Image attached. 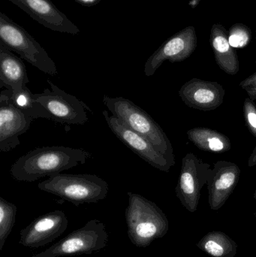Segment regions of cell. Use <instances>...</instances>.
I'll list each match as a JSON object with an SVG mask.
<instances>
[{
	"label": "cell",
	"mask_w": 256,
	"mask_h": 257,
	"mask_svg": "<svg viewBox=\"0 0 256 257\" xmlns=\"http://www.w3.org/2000/svg\"><path fill=\"white\" fill-rule=\"evenodd\" d=\"M178 94L189 108L210 111L216 110L222 105L225 90L216 81L195 78L185 83L179 90Z\"/></svg>",
	"instance_id": "5bb4252c"
},
{
	"label": "cell",
	"mask_w": 256,
	"mask_h": 257,
	"mask_svg": "<svg viewBox=\"0 0 256 257\" xmlns=\"http://www.w3.org/2000/svg\"><path fill=\"white\" fill-rule=\"evenodd\" d=\"M102 114L113 133L127 148L132 150L135 154L153 167L162 172H169L171 166L168 159L160 151H158L151 142L123 124L114 115L110 116L108 111H103Z\"/></svg>",
	"instance_id": "8fae6325"
},
{
	"label": "cell",
	"mask_w": 256,
	"mask_h": 257,
	"mask_svg": "<svg viewBox=\"0 0 256 257\" xmlns=\"http://www.w3.org/2000/svg\"><path fill=\"white\" fill-rule=\"evenodd\" d=\"M243 117L248 130L256 138V105L249 97L243 102Z\"/></svg>",
	"instance_id": "603a6c76"
},
{
	"label": "cell",
	"mask_w": 256,
	"mask_h": 257,
	"mask_svg": "<svg viewBox=\"0 0 256 257\" xmlns=\"http://www.w3.org/2000/svg\"><path fill=\"white\" fill-rule=\"evenodd\" d=\"M39 190L55 195L78 205L96 203L105 199L109 191L106 181L95 175L58 174L39 183Z\"/></svg>",
	"instance_id": "277c9868"
},
{
	"label": "cell",
	"mask_w": 256,
	"mask_h": 257,
	"mask_svg": "<svg viewBox=\"0 0 256 257\" xmlns=\"http://www.w3.org/2000/svg\"><path fill=\"white\" fill-rule=\"evenodd\" d=\"M201 2V0H190V1L189 2V6H190L192 9H194L198 6V4H199Z\"/></svg>",
	"instance_id": "4316f807"
},
{
	"label": "cell",
	"mask_w": 256,
	"mask_h": 257,
	"mask_svg": "<svg viewBox=\"0 0 256 257\" xmlns=\"http://www.w3.org/2000/svg\"><path fill=\"white\" fill-rule=\"evenodd\" d=\"M51 90L47 88L40 93H34V97L43 110L44 118L54 120L62 124L84 125L88 120L86 109L88 107L75 96L69 94L47 81Z\"/></svg>",
	"instance_id": "52a82bcc"
},
{
	"label": "cell",
	"mask_w": 256,
	"mask_h": 257,
	"mask_svg": "<svg viewBox=\"0 0 256 257\" xmlns=\"http://www.w3.org/2000/svg\"><path fill=\"white\" fill-rule=\"evenodd\" d=\"M189 140L201 151L223 154L231 149L229 138L222 133L206 127H195L187 131Z\"/></svg>",
	"instance_id": "ac0fdd59"
},
{
	"label": "cell",
	"mask_w": 256,
	"mask_h": 257,
	"mask_svg": "<svg viewBox=\"0 0 256 257\" xmlns=\"http://www.w3.org/2000/svg\"><path fill=\"white\" fill-rule=\"evenodd\" d=\"M12 102L18 109L27 113L33 119L44 118L43 110L41 108L32 93L27 86L17 93H12Z\"/></svg>",
	"instance_id": "ffe728a7"
},
{
	"label": "cell",
	"mask_w": 256,
	"mask_h": 257,
	"mask_svg": "<svg viewBox=\"0 0 256 257\" xmlns=\"http://www.w3.org/2000/svg\"><path fill=\"white\" fill-rule=\"evenodd\" d=\"M198 45L196 31L189 26L167 39L148 59L144 65V74L150 77L154 75L164 62L179 63L189 58Z\"/></svg>",
	"instance_id": "9c48e42d"
},
{
	"label": "cell",
	"mask_w": 256,
	"mask_h": 257,
	"mask_svg": "<svg viewBox=\"0 0 256 257\" xmlns=\"http://www.w3.org/2000/svg\"><path fill=\"white\" fill-rule=\"evenodd\" d=\"M228 41L234 48H242L250 42L252 33L250 29L243 24H236L230 28Z\"/></svg>",
	"instance_id": "7402d4cb"
},
{
	"label": "cell",
	"mask_w": 256,
	"mask_h": 257,
	"mask_svg": "<svg viewBox=\"0 0 256 257\" xmlns=\"http://www.w3.org/2000/svg\"><path fill=\"white\" fill-rule=\"evenodd\" d=\"M108 233L102 222L92 220L44 251L31 257H63L91 254L106 247Z\"/></svg>",
	"instance_id": "8992f818"
},
{
	"label": "cell",
	"mask_w": 256,
	"mask_h": 257,
	"mask_svg": "<svg viewBox=\"0 0 256 257\" xmlns=\"http://www.w3.org/2000/svg\"><path fill=\"white\" fill-rule=\"evenodd\" d=\"M28 14L33 20L53 31L77 35L79 28L51 0H9Z\"/></svg>",
	"instance_id": "9a60e30c"
},
{
	"label": "cell",
	"mask_w": 256,
	"mask_h": 257,
	"mask_svg": "<svg viewBox=\"0 0 256 257\" xmlns=\"http://www.w3.org/2000/svg\"><path fill=\"white\" fill-rule=\"evenodd\" d=\"M12 92L0 94V151L9 152L20 145L19 137L30 128L34 119L13 105Z\"/></svg>",
	"instance_id": "30bf717a"
},
{
	"label": "cell",
	"mask_w": 256,
	"mask_h": 257,
	"mask_svg": "<svg viewBox=\"0 0 256 257\" xmlns=\"http://www.w3.org/2000/svg\"><path fill=\"white\" fill-rule=\"evenodd\" d=\"M103 102L111 114L123 124L151 142L165 156L171 166L175 165L174 149L166 133L142 108L123 97L103 96Z\"/></svg>",
	"instance_id": "3957f363"
},
{
	"label": "cell",
	"mask_w": 256,
	"mask_h": 257,
	"mask_svg": "<svg viewBox=\"0 0 256 257\" xmlns=\"http://www.w3.org/2000/svg\"><path fill=\"white\" fill-rule=\"evenodd\" d=\"M68 218L60 210L47 213L35 219L21 231L20 244L29 248H39L60 237L68 227Z\"/></svg>",
	"instance_id": "7c38bea8"
},
{
	"label": "cell",
	"mask_w": 256,
	"mask_h": 257,
	"mask_svg": "<svg viewBox=\"0 0 256 257\" xmlns=\"http://www.w3.org/2000/svg\"><path fill=\"white\" fill-rule=\"evenodd\" d=\"M18 208L15 204L0 197V250L13 229Z\"/></svg>",
	"instance_id": "44dd1931"
},
{
	"label": "cell",
	"mask_w": 256,
	"mask_h": 257,
	"mask_svg": "<svg viewBox=\"0 0 256 257\" xmlns=\"http://www.w3.org/2000/svg\"><path fill=\"white\" fill-rule=\"evenodd\" d=\"M90 157L91 153L70 147L35 148L15 161L11 168V175L16 181L33 183L84 165Z\"/></svg>",
	"instance_id": "6da1fadb"
},
{
	"label": "cell",
	"mask_w": 256,
	"mask_h": 257,
	"mask_svg": "<svg viewBox=\"0 0 256 257\" xmlns=\"http://www.w3.org/2000/svg\"><path fill=\"white\" fill-rule=\"evenodd\" d=\"M240 177L238 165L225 160L216 162L207 180L208 202L210 209H220L234 192Z\"/></svg>",
	"instance_id": "4fadbf2b"
},
{
	"label": "cell",
	"mask_w": 256,
	"mask_h": 257,
	"mask_svg": "<svg viewBox=\"0 0 256 257\" xmlns=\"http://www.w3.org/2000/svg\"><path fill=\"white\" fill-rule=\"evenodd\" d=\"M126 209L128 236L138 247H147L166 235L169 223L163 211L151 201L137 193H128Z\"/></svg>",
	"instance_id": "7a4b0ae2"
},
{
	"label": "cell",
	"mask_w": 256,
	"mask_h": 257,
	"mask_svg": "<svg viewBox=\"0 0 256 257\" xmlns=\"http://www.w3.org/2000/svg\"><path fill=\"white\" fill-rule=\"evenodd\" d=\"M78 4L83 6H87V7H92L99 4L102 0H74Z\"/></svg>",
	"instance_id": "d4e9b609"
},
{
	"label": "cell",
	"mask_w": 256,
	"mask_h": 257,
	"mask_svg": "<svg viewBox=\"0 0 256 257\" xmlns=\"http://www.w3.org/2000/svg\"><path fill=\"white\" fill-rule=\"evenodd\" d=\"M248 166L252 168L256 166V145L252 151V154L249 156V160H248Z\"/></svg>",
	"instance_id": "484cf974"
},
{
	"label": "cell",
	"mask_w": 256,
	"mask_h": 257,
	"mask_svg": "<svg viewBox=\"0 0 256 257\" xmlns=\"http://www.w3.org/2000/svg\"><path fill=\"white\" fill-rule=\"evenodd\" d=\"M210 43L218 66L228 75H237L240 70L238 56L230 45L228 33L222 24L212 26Z\"/></svg>",
	"instance_id": "e0dca14e"
},
{
	"label": "cell",
	"mask_w": 256,
	"mask_h": 257,
	"mask_svg": "<svg viewBox=\"0 0 256 257\" xmlns=\"http://www.w3.org/2000/svg\"><path fill=\"white\" fill-rule=\"evenodd\" d=\"M30 82L25 64L21 58L0 43V87L15 93Z\"/></svg>",
	"instance_id": "2e32d148"
},
{
	"label": "cell",
	"mask_w": 256,
	"mask_h": 257,
	"mask_svg": "<svg viewBox=\"0 0 256 257\" xmlns=\"http://www.w3.org/2000/svg\"><path fill=\"white\" fill-rule=\"evenodd\" d=\"M0 43L46 75L58 73L54 60L40 44L3 12H0Z\"/></svg>",
	"instance_id": "5b68a950"
},
{
	"label": "cell",
	"mask_w": 256,
	"mask_h": 257,
	"mask_svg": "<svg viewBox=\"0 0 256 257\" xmlns=\"http://www.w3.org/2000/svg\"><path fill=\"white\" fill-rule=\"evenodd\" d=\"M196 246L212 257H234L237 253V243L227 234L219 231L206 234Z\"/></svg>",
	"instance_id": "d6986e66"
},
{
	"label": "cell",
	"mask_w": 256,
	"mask_h": 257,
	"mask_svg": "<svg viewBox=\"0 0 256 257\" xmlns=\"http://www.w3.org/2000/svg\"><path fill=\"white\" fill-rule=\"evenodd\" d=\"M240 87L247 93L252 100H256V72L240 83Z\"/></svg>",
	"instance_id": "cb8c5ba5"
},
{
	"label": "cell",
	"mask_w": 256,
	"mask_h": 257,
	"mask_svg": "<svg viewBox=\"0 0 256 257\" xmlns=\"http://www.w3.org/2000/svg\"><path fill=\"white\" fill-rule=\"evenodd\" d=\"M211 166L192 153L182 159L180 176L175 192L182 205L191 213L198 209L201 190L207 184Z\"/></svg>",
	"instance_id": "ba28073f"
},
{
	"label": "cell",
	"mask_w": 256,
	"mask_h": 257,
	"mask_svg": "<svg viewBox=\"0 0 256 257\" xmlns=\"http://www.w3.org/2000/svg\"><path fill=\"white\" fill-rule=\"evenodd\" d=\"M253 196H254V199H255V202H256V190H255V193H254ZM255 217H256V211H255Z\"/></svg>",
	"instance_id": "83f0119b"
}]
</instances>
